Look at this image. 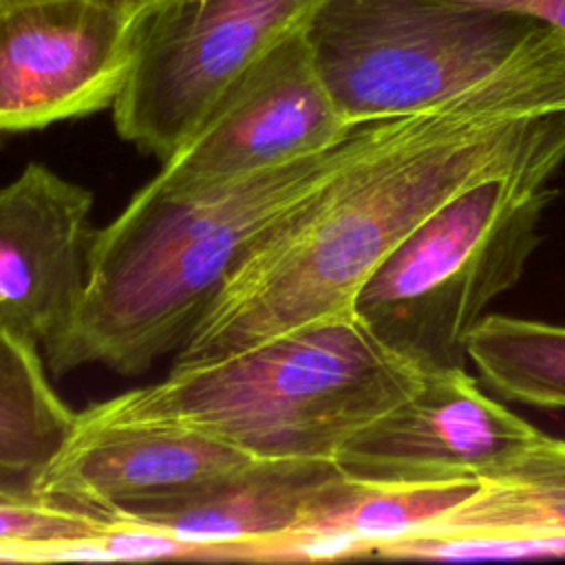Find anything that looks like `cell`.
I'll use <instances>...</instances> for the list:
<instances>
[{
    "label": "cell",
    "instance_id": "cell-14",
    "mask_svg": "<svg viewBox=\"0 0 565 565\" xmlns=\"http://www.w3.org/2000/svg\"><path fill=\"white\" fill-rule=\"evenodd\" d=\"M40 349L0 327V503L40 501L77 413L49 382Z\"/></svg>",
    "mask_w": 565,
    "mask_h": 565
},
{
    "label": "cell",
    "instance_id": "cell-12",
    "mask_svg": "<svg viewBox=\"0 0 565 565\" xmlns=\"http://www.w3.org/2000/svg\"><path fill=\"white\" fill-rule=\"evenodd\" d=\"M565 554V439L539 433L521 452L479 477L477 490L402 536L362 554L388 558H475Z\"/></svg>",
    "mask_w": 565,
    "mask_h": 565
},
{
    "label": "cell",
    "instance_id": "cell-8",
    "mask_svg": "<svg viewBox=\"0 0 565 565\" xmlns=\"http://www.w3.org/2000/svg\"><path fill=\"white\" fill-rule=\"evenodd\" d=\"M137 22L99 0L0 4V137L110 108L132 64Z\"/></svg>",
    "mask_w": 565,
    "mask_h": 565
},
{
    "label": "cell",
    "instance_id": "cell-1",
    "mask_svg": "<svg viewBox=\"0 0 565 565\" xmlns=\"http://www.w3.org/2000/svg\"><path fill=\"white\" fill-rule=\"evenodd\" d=\"M565 163V33L547 29L483 82L435 106L355 124L331 174L234 267L172 366L353 313L371 271L466 188Z\"/></svg>",
    "mask_w": 565,
    "mask_h": 565
},
{
    "label": "cell",
    "instance_id": "cell-9",
    "mask_svg": "<svg viewBox=\"0 0 565 565\" xmlns=\"http://www.w3.org/2000/svg\"><path fill=\"white\" fill-rule=\"evenodd\" d=\"M461 369L422 373L415 391L353 433L335 463L353 479L382 483L479 479L539 437Z\"/></svg>",
    "mask_w": 565,
    "mask_h": 565
},
{
    "label": "cell",
    "instance_id": "cell-17",
    "mask_svg": "<svg viewBox=\"0 0 565 565\" xmlns=\"http://www.w3.org/2000/svg\"><path fill=\"white\" fill-rule=\"evenodd\" d=\"M505 11H516L565 33V0H466Z\"/></svg>",
    "mask_w": 565,
    "mask_h": 565
},
{
    "label": "cell",
    "instance_id": "cell-10",
    "mask_svg": "<svg viewBox=\"0 0 565 565\" xmlns=\"http://www.w3.org/2000/svg\"><path fill=\"white\" fill-rule=\"evenodd\" d=\"M93 192L31 161L0 185V327L46 349L86 289Z\"/></svg>",
    "mask_w": 565,
    "mask_h": 565
},
{
    "label": "cell",
    "instance_id": "cell-6",
    "mask_svg": "<svg viewBox=\"0 0 565 565\" xmlns=\"http://www.w3.org/2000/svg\"><path fill=\"white\" fill-rule=\"evenodd\" d=\"M313 0H163L139 15L117 135L161 163L267 49L298 29Z\"/></svg>",
    "mask_w": 565,
    "mask_h": 565
},
{
    "label": "cell",
    "instance_id": "cell-4",
    "mask_svg": "<svg viewBox=\"0 0 565 565\" xmlns=\"http://www.w3.org/2000/svg\"><path fill=\"white\" fill-rule=\"evenodd\" d=\"M552 166L483 179L422 221L364 280L353 316L419 373L461 369L486 307L512 289L543 241Z\"/></svg>",
    "mask_w": 565,
    "mask_h": 565
},
{
    "label": "cell",
    "instance_id": "cell-18",
    "mask_svg": "<svg viewBox=\"0 0 565 565\" xmlns=\"http://www.w3.org/2000/svg\"><path fill=\"white\" fill-rule=\"evenodd\" d=\"M4 2H18V0H0V4H4ZM99 2H104V4H108V7H113V9H119V11H124V13H130V15H143L148 9H152L154 4H159V2H163V0H99Z\"/></svg>",
    "mask_w": 565,
    "mask_h": 565
},
{
    "label": "cell",
    "instance_id": "cell-11",
    "mask_svg": "<svg viewBox=\"0 0 565 565\" xmlns=\"http://www.w3.org/2000/svg\"><path fill=\"white\" fill-rule=\"evenodd\" d=\"M267 459L177 426H79L44 477V497L115 519L218 488Z\"/></svg>",
    "mask_w": 565,
    "mask_h": 565
},
{
    "label": "cell",
    "instance_id": "cell-13",
    "mask_svg": "<svg viewBox=\"0 0 565 565\" xmlns=\"http://www.w3.org/2000/svg\"><path fill=\"white\" fill-rule=\"evenodd\" d=\"M340 475L331 459L263 461L199 497L117 519L128 530L230 545L236 558H289L296 532Z\"/></svg>",
    "mask_w": 565,
    "mask_h": 565
},
{
    "label": "cell",
    "instance_id": "cell-15",
    "mask_svg": "<svg viewBox=\"0 0 565 565\" xmlns=\"http://www.w3.org/2000/svg\"><path fill=\"white\" fill-rule=\"evenodd\" d=\"M466 353L499 397L534 408H565L563 324L490 313L470 331Z\"/></svg>",
    "mask_w": 565,
    "mask_h": 565
},
{
    "label": "cell",
    "instance_id": "cell-7",
    "mask_svg": "<svg viewBox=\"0 0 565 565\" xmlns=\"http://www.w3.org/2000/svg\"><path fill=\"white\" fill-rule=\"evenodd\" d=\"M351 128L298 26L232 82L157 177L172 185L236 179L318 154Z\"/></svg>",
    "mask_w": 565,
    "mask_h": 565
},
{
    "label": "cell",
    "instance_id": "cell-5",
    "mask_svg": "<svg viewBox=\"0 0 565 565\" xmlns=\"http://www.w3.org/2000/svg\"><path fill=\"white\" fill-rule=\"evenodd\" d=\"M302 35L349 126L483 82L550 26L466 0H313Z\"/></svg>",
    "mask_w": 565,
    "mask_h": 565
},
{
    "label": "cell",
    "instance_id": "cell-3",
    "mask_svg": "<svg viewBox=\"0 0 565 565\" xmlns=\"http://www.w3.org/2000/svg\"><path fill=\"white\" fill-rule=\"evenodd\" d=\"M353 316L316 320L243 351L172 366L154 384L77 413L79 426H177L252 457L335 459L340 446L419 384Z\"/></svg>",
    "mask_w": 565,
    "mask_h": 565
},
{
    "label": "cell",
    "instance_id": "cell-16",
    "mask_svg": "<svg viewBox=\"0 0 565 565\" xmlns=\"http://www.w3.org/2000/svg\"><path fill=\"white\" fill-rule=\"evenodd\" d=\"M121 532L128 527L113 514L62 499L0 503V552L7 554L97 552L99 543Z\"/></svg>",
    "mask_w": 565,
    "mask_h": 565
},
{
    "label": "cell",
    "instance_id": "cell-2",
    "mask_svg": "<svg viewBox=\"0 0 565 565\" xmlns=\"http://www.w3.org/2000/svg\"><path fill=\"white\" fill-rule=\"evenodd\" d=\"M342 139L225 181L172 185L154 174L95 232L84 298L44 349L46 369L66 375L99 364L139 375L177 351L254 243L331 174Z\"/></svg>",
    "mask_w": 565,
    "mask_h": 565
}]
</instances>
